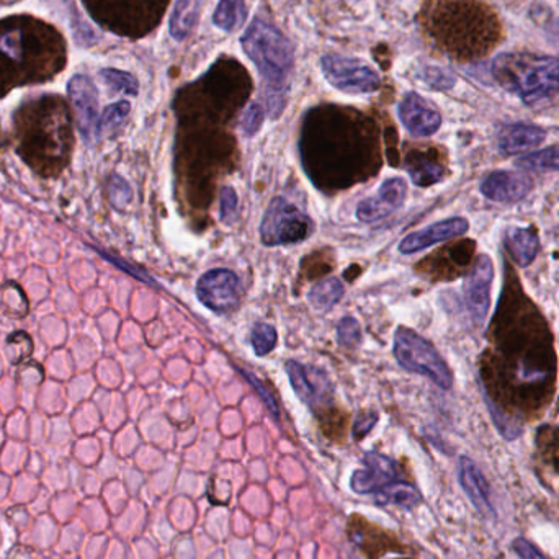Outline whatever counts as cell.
Instances as JSON below:
<instances>
[{"instance_id": "3", "label": "cell", "mask_w": 559, "mask_h": 559, "mask_svg": "<svg viewBox=\"0 0 559 559\" xmlns=\"http://www.w3.org/2000/svg\"><path fill=\"white\" fill-rule=\"evenodd\" d=\"M18 154L36 174L58 177L71 159V121L66 108L36 105L17 120Z\"/></svg>"}, {"instance_id": "27", "label": "cell", "mask_w": 559, "mask_h": 559, "mask_svg": "<svg viewBox=\"0 0 559 559\" xmlns=\"http://www.w3.org/2000/svg\"><path fill=\"white\" fill-rule=\"evenodd\" d=\"M517 167L535 172H559V146H550L537 153L520 157Z\"/></svg>"}, {"instance_id": "24", "label": "cell", "mask_w": 559, "mask_h": 559, "mask_svg": "<svg viewBox=\"0 0 559 559\" xmlns=\"http://www.w3.org/2000/svg\"><path fill=\"white\" fill-rule=\"evenodd\" d=\"M246 17V0H220L213 15V23L223 32L233 33L244 25Z\"/></svg>"}, {"instance_id": "21", "label": "cell", "mask_w": 559, "mask_h": 559, "mask_svg": "<svg viewBox=\"0 0 559 559\" xmlns=\"http://www.w3.org/2000/svg\"><path fill=\"white\" fill-rule=\"evenodd\" d=\"M506 247L515 264L528 267L540 251V239L533 228L512 226L507 229Z\"/></svg>"}, {"instance_id": "17", "label": "cell", "mask_w": 559, "mask_h": 559, "mask_svg": "<svg viewBox=\"0 0 559 559\" xmlns=\"http://www.w3.org/2000/svg\"><path fill=\"white\" fill-rule=\"evenodd\" d=\"M533 182L522 172L496 170L481 184V193L492 202L517 203L532 192Z\"/></svg>"}, {"instance_id": "34", "label": "cell", "mask_w": 559, "mask_h": 559, "mask_svg": "<svg viewBox=\"0 0 559 559\" xmlns=\"http://www.w3.org/2000/svg\"><path fill=\"white\" fill-rule=\"evenodd\" d=\"M265 112L259 103H252L247 108L246 113L242 115L241 128L246 136H254L259 133L260 128L264 125Z\"/></svg>"}, {"instance_id": "38", "label": "cell", "mask_w": 559, "mask_h": 559, "mask_svg": "<svg viewBox=\"0 0 559 559\" xmlns=\"http://www.w3.org/2000/svg\"><path fill=\"white\" fill-rule=\"evenodd\" d=\"M376 422H378V414L376 412H363V414H360L354 424L355 440L365 439L372 432Z\"/></svg>"}, {"instance_id": "31", "label": "cell", "mask_w": 559, "mask_h": 559, "mask_svg": "<svg viewBox=\"0 0 559 559\" xmlns=\"http://www.w3.org/2000/svg\"><path fill=\"white\" fill-rule=\"evenodd\" d=\"M0 53L12 59L22 61L23 58V32L20 28H12L9 32L0 35Z\"/></svg>"}, {"instance_id": "9", "label": "cell", "mask_w": 559, "mask_h": 559, "mask_svg": "<svg viewBox=\"0 0 559 559\" xmlns=\"http://www.w3.org/2000/svg\"><path fill=\"white\" fill-rule=\"evenodd\" d=\"M350 542L367 559H381L388 553H406L407 546L388 528L373 524L362 514H352L347 520Z\"/></svg>"}, {"instance_id": "19", "label": "cell", "mask_w": 559, "mask_h": 559, "mask_svg": "<svg viewBox=\"0 0 559 559\" xmlns=\"http://www.w3.org/2000/svg\"><path fill=\"white\" fill-rule=\"evenodd\" d=\"M458 479H460L461 489L465 491L466 497L470 499L479 514L494 517L496 512L491 502V489L475 461L468 457H461L458 460Z\"/></svg>"}, {"instance_id": "2", "label": "cell", "mask_w": 559, "mask_h": 559, "mask_svg": "<svg viewBox=\"0 0 559 559\" xmlns=\"http://www.w3.org/2000/svg\"><path fill=\"white\" fill-rule=\"evenodd\" d=\"M358 117L339 108H318L309 115L301 148L313 179L321 174L324 180L332 172L334 184L347 185V177L354 182L357 161L372 153V136Z\"/></svg>"}, {"instance_id": "10", "label": "cell", "mask_w": 559, "mask_h": 559, "mask_svg": "<svg viewBox=\"0 0 559 559\" xmlns=\"http://www.w3.org/2000/svg\"><path fill=\"white\" fill-rule=\"evenodd\" d=\"M287 373L296 396L313 411H322L332 403L334 386L322 370L290 360Z\"/></svg>"}, {"instance_id": "5", "label": "cell", "mask_w": 559, "mask_h": 559, "mask_svg": "<svg viewBox=\"0 0 559 559\" xmlns=\"http://www.w3.org/2000/svg\"><path fill=\"white\" fill-rule=\"evenodd\" d=\"M494 81L522 102L533 105L559 92V59L548 54L502 53L491 64Z\"/></svg>"}, {"instance_id": "12", "label": "cell", "mask_w": 559, "mask_h": 559, "mask_svg": "<svg viewBox=\"0 0 559 559\" xmlns=\"http://www.w3.org/2000/svg\"><path fill=\"white\" fill-rule=\"evenodd\" d=\"M363 463L365 468L354 471V475L350 478V489L360 496H375L381 489L406 479L398 461L386 457L383 453H367Z\"/></svg>"}, {"instance_id": "30", "label": "cell", "mask_w": 559, "mask_h": 559, "mask_svg": "<svg viewBox=\"0 0 559 559\" xmlns=\"http://www.w3.org/2000/svg\"><path fill=\"white\" fill-rule=\"evenodd\" d=\"M278 336L275 327L270 326V324H264L260 322L254 327L252 331V345H254L255 354L259 357H264V355L270 354L275 345H277Z\"/></svg>"}, {"instance_id": "22", "label": "cell", "mask_w": 559, "mask_h": 559, "mask_svg": "<svg viewBox=\"0 0 559 559\" xmlns=\"http://www.w3.org/2000/svg\"><path fill=\"white\" fill-rule=\"evenodd\" d=\"M203 0H177L170 17L169 32L177 41H184L197 27Z\"/></svg>"}, {"instance_id": "43", "label": "cell", "mask_w": 559, "mask_h": 559, "mask_svg": "<svg viewBox=\"0 0 559 559\" xmlns=\"http://www.w3.org/2000/svg\"><path fill=\"white\" fill-rule=\"evenodd\" d=\"M401 559H407V558H401Z\"/></svg>"}, {"instance_id": "40", "label": "cell", "mask_w": 559, "mask_h": 559, "mask_svg": "<svg viewBox=\"0 0 559 559\" xmlns=\"http://www.w3.org/2000/svg\"><path fill=\"white\" fill-rule=\"evenodd\" d=\"M102 257H105L108 262H113V264L115 265H120L121 270H126V272L131 273V275H135V277L138 278V280H141V282L149 283V285H156V283L153 282V278L148 277L146 273L138 272V270H131L130 265L121 264L120 260L113 259V257H110V255L105 254V252H102Z\"/></svg>"}, {"instance_id": "41", "label": "cell", "mask_w": 559, "mask_h": 559, "mask_svg": "<svg viewBox=\"0 0 559 559\" xmlns=\"http://www.w3.org/2000/svg\"><path fill=\"white\" fill-rule=\"evenodd\" d=\"M550 32H551V36H553V38H555V40L558 41V45H559V20H555V22L551 23Z\"/></svg>"}, {"instance_id": "39", "label": "cell", "mask_w": 559, "mask_h": 559, "mask_svg": "<svg viewBox=\"0 0 559 559\" xmlns=\"http://www.w3.org/2000/svg\"><path fill=\"white\" fill-rule=\"evenodd\" d=\"M512 548H514L515 555L519 556L520 559H546L537 546L532 545L522 537L515 538Z\"/></svg>"}, {"instance_id": "33", "label": "cell", "mask_w": 559, "mask_h": 559, "mask_svg": "<svg viewBox=\"0 0 559 559\" xmlns=\"http://www.w3.org/2000/svg\"><path fill=\"white\" fill-rule=\"evenodd\" d=\"M133 198V190L125 179H121L120 175H113L110 179V200L112 205L118 210H123Z\"/></svg>"}, {"instance_id": "11", "label": "cell", "mask_w": 559, "mask_h": 559, "mask_svg": "<svg viewBox=\"0 0 559 559\" xmlns=\"http://www.w3.org/2000/svg\"><path fill=\"white\" fill-rule=\"evenodd\" d=\"M198 300L215 313H229L241 300V282L238 275L226 269L205 273L197 285Z\"/></svg>"}, {"instance_id": "37", "label": "cell", "mask_w": 559, "mask_h": 559, "mask_svg": "<svg viewBox=\"0 0 559 559\" xmlns=\"http://www.w3.org/2000/svg\"><path fill=\"white\" fill-rule=\"evenodd\" d=\"M424 81L427 82L432 89L437 90L452 89L453 84H455V79H453L450 74L437 68L425 69Z\"/></svg>"}, {"instance_id": "26", "label": "cell", "mask_w": 559, "mask_h": 559, "mask_svg": "<svg viewBox=\"0 0 559 559\" xmlns=\"http://www.w3.org/2000/svg\"><path fill=\"white\" fill-rule=\"evenodd\" d=\"M407 172L411 174L414 184L429 187L443 179V167L424 156H412L407 164Z\"/></svg>"}, {"instance_id": "32", "label": "cell", "mask_w": 559, "mask_h": 559, "mask_svg": "<svg viewBox=\"0 0 559 559\" xmlns=\"http://www.w3.org/2000/svg\"><path fill=\"white\" fill-rule=\"evenodd\" d=\"M337 337H339L340 345H344L347 349H355L362 340V332H360V324L357 319H342L337 326Z\"/></svg>"}, {"instance_id": "28", "label": "cell", "mask_w": 559, "mask_h": 559, "mask_svg": "<svg viewBox=\"0 0 559 559\" xmlns=\"http://www.w3.org/2000/svg\"><path fill=\"white\" fill-rule=\"evenodd\" d=\"M100 76H102L105 84H107L110 89L115 90V92H125V94L128 95H138V79H136L133 74H130V72L108 68L102 69V71H100Z\"/></svg>"}, {"instance_id": "7", "label": "cell", "mask_w": 559, "mask_h": 559, "mask_svg": "<svg viewBox=\"0 0 559 559\" xmlns=\"http://www.w3.org/2000/svg\"><path fill=\"white\" fill-rule=\"evenodd\" d=\"M313 233V221L285 198H275L265 211L260 236L265 246L298 244Z\"/></svg>"}, {"instance_id": "20", "label": "cell", "mask_w": 559, "mask_h": 559, "mask_svg": "<svg viewBox=\"0 0 559 559\" xmlns=\"http://www.w3.org/2000/svg\"><path fill=\"white\" fill-rule=\"evenodd\" d=\"M546 139V131L537 125L527 123H514L501 131L499 135V148L502 153L514 156V154L525 153L530 149L540 146Z\"/></svg>"}, {"instance_id": "23", "label": "cell", "mask_w": 559, "mask_h": 559, "mask_svg": "<svg viewBox=\"0 0 559 559\" xmlns=\"http://www.w3.org/2000/svg\"><path fill=\"white\" fill-rule=\"evenodd\" d=\"M373 499L378 506H398L407 510L414 509L422 502L421 494L417 491L416 486L406 479H401L398 483L376 492Z\"/></svg>"}, {"instance_id": "42", "label": "cell", "mask_w": 559, "mask_h": 559, "mask_svg": "<svg viewBox=\"0 0 559 559\" xmlns=\"http://www.w3.org/2000/svg\"><path fill=\"white\" fill-rule=\"evenodd\" d=\"M2 2H7V4H9V2H14V0H2Z\"/></svg>"}, {"instance_id": "15", "label": "cell", "mask_w": 559, "mask_h": 559, "mask_svg": "<svg viewBox=\"0 0 559 559\" xmlns=\"http://www.w3.org/2000/svg\"><path fill=\"white\" fill-rule=\"evenodd\" d=\"M398 112L404 128L417 138L434 135L442 125L439 110L416 92L404 97L403 102L399 103Z\"/></svg>"}, {"instance_id": "25", "label": "cell", "mask_w": 559, "mask_h": 559, "mask_svg": "<svg viewBox=\"0 0 559 559\" xmlns=\"http://www.w3.org/2000/svg\"><path fill=\"white\" fill-rule=\"evenodd\" d=\"M344 296V285L337 278H326L316 283L308 293V300L319 311H329Z\"/></svg>"}, {"instance_id": "8", "label": "cell", "mask_w": 559, "mask_h": 559, "mask_svg": "<svg viewBox=\"0 0 559 559\" xmlns=\"http://www.w3.org/2000/svg\"><path fill=\"white\" fill-rule=\"evenodd\" d=\"M321 71L332 87L347 94H370L380 89L378 72L360 59L329 54L321 59Z\"/></svg>"}, {"instance_id": "18", "label": "cell", "mask_w": 559, "mask_h": 559, "mask_svg": "<svg viewBox=\"0 0 559 559\" xmlns=\"http://www.w3.org/2000/svg\"><path fill=\"white\" fill-rule=\"evenodd\" d=\"M468 221L465 218H450V220L440 221L432 224L427 229L409 234L399 244L401 254H414V252L424 251L427 247L434 246L437 242L448 241V239L458 238L461 234L468 231Z\"/></svg>"}, {"instance_id": "14", "label": "cell", "mask_w": 559, "mask_h": 559, "mask_svg": "<svg viewBox=\"0 0 559 559\" xmlns=\"http://www.w3.org/2000/svg\"><path fill=\"white\" fill-rule=\"evenodd\" d=\"M492 278L494 265L491 257L486 254L479 255L465 283L466 306L478 326H483L486 322L491 308Z\"/></svg>"}, {"instance_id": "1", "label": "cell", "mask_w": 559, "mask_h": 559, "mask_svg": "<svg viewBox=\"0 0 559 559\" xmlns=\"http://www.w3.org/2000/svg\"><path fill=\"white\" fill-rule=\"evenodd\" d=\"M421 20L437 48L458 61L484 58L504 40L501 18L484 0H427Z\"/></svg>"}, {"instance_id": "36", "label": "cell", "mask_w": 559, "mask_h": 559, "mask_svg": "<svg viewBox=\"0 0 559 559\" xmlns=\"http://www.w3.org/2000/svg\"><path fill=\"white\" fill-rule=\"evenodd\" d=\"M239 372L246 376L247 381H249V383L254 386L255 391L260 394V398L264 401V404L267 406V409H269L270 414H272L275 419H278V417H280V412H278L277 403H275V399L272 398V394L269 393V390L265 388L264 383H262L257 376L252 375V373H247L246 370H239Z\"/></svg>"}, {"instance_id": "29", "label": "cell", "mask_w": 559, "mask_h": 559, "mask_svg": "<svg viewBox=\"0 0 559 559\" xmlns=\"http://www.w3.org/2000/svg\"><path fill=\"white\" fill-rule=\"evenodd\" d=\"M130 112L131 105L126 100H120V102L113 103L110 107L105 108L99 121V135L100 133L118 130L123 125V121L128 118Z\"/></svg>"}, {"instance_id": "4", "label": "cell", "mask_w": 559, "mask_h": 559, "mask_svg": "<svg viewBox=\"0 0 559 559\" xmlns=\"http://www.w3.org/2000/svg\"><path fill=\"white\" fill-rule=\"evenodd\" d=\"M241 43L264 81L267 112L272 118L280 117L287 105L288 76L293 68V46L280 30L259 18L247 28Z\"/></svg>"}, {"instance_id": "13", "label": "cell", "mask_w": 559, "mask_h": 559, "mask_svg": "<svg viewBox=\"0 0 559 559\" xmlns=\"http://www.w3.org/2000/svg\"><path fill=\"white\" fill-rule=\"evenodd\" d=\"M69 99L76 110L77 126L87 141L99 136V92L90 77L77 74L68 84Z\"/></svg>"}, {"instance_id": "35", "label": "cell", "mask_w": 559, "mask_h": 559, "mask_svg": "<svg viewBox=\"0 0 559 559\" xmlns=\"http://www.w3.org/2000/svg\"><path fill=\"white\" fill-rule=\"evenodd\" d=\"M221 221L226 224L234 223L238 216V195L231 187H224L220 197Z\"/></svg>"}, {"instance_id": "6", "label": "cell", "mask_w": 559, "mask_h": 559, "mask_svg": "<svg viewBox=\"0 0 559 559\" xmlns=\"http://www.w3.org/2000/svg\"><path fill=\"white\" fill-rule=\"evenodd\" d=\"M394 357L407 372L419 373L434 381L442 390L453 385L452 370L440 357L434 345L407 327H399L394 334Z\"/></svg>"}, {"instance_id": "16", "label": "cell", "mask_w": 559, "mask_h": 559, "mask_svg": "<svg viewBox=\"0 0 559 559\" xmlns=\"http://www.w3.org/2000/svg\"><path fill=\"white\" fill-rule=\"evenodd\" d=\"M406 195L407 184L403 179L394 177V179L386 180L375 197L367 198L357 206V218L362 223H376V221L385 220L403 206Z\"/></svg>"}]
</instances>
